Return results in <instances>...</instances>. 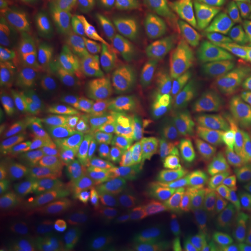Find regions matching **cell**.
I'll return each instance as SVG.
<instances>
[{
  "label": "cell",
  "instance_id": "cell-14",
  "mask_svg": "<svg viewBox=\"0 0 251 251\" xmlns=\"http://www.w3.org/2000/svg\"><path fill=\"white\" fill-rule=\"evenodd\" d=\"M223 163L233 187L251 186V128L242 129L230 138L225 144Z\"/></svg>",
  "mask_w": 251,
  "mask_h": 251
},
{
  "label": "cell",
  "instance_id": "cell-7",
  "mask_svg": "<svg viewBox=\"0 0 251 251\" xmlns=\"http://www.w3.org/2000/svg\"><path fill=\"white\" fill-rule=\"evenodd\" d=\"M96 139L134 174L152 176L160 170V158L147 147L122 133L115 120L104 122Z\"/></svg>",
  "mask_w": 251,
  "mask_h": 251
},
{
  "label": "cell",
  "instance_id": "cell-30",
  "mask_svg": "<svg viewBox=\"0 0 251 251\" xmlns=\"http://www.w3.org/2000/svg\"><path fill=\"white\" fill-rule=\"evenodd\" d=\"M32 116V105L26 98L1 91L0 122L1 124L26 123Z\"/></svg>",
  "mask_w": 251,
  "mask_h": 251
},
{
  "label": "cell",
  "instance_id": "cell-26",
  "mask_svg": "<svg viewBox=\"0 0 251 251\" xmlns=\"http://www.w3.org/2000/svg\"><path fill=\"white\" fill-rule=\"evenodd\" d=\"M218 222L251 226V191L235 193L224 198Z\"/></svg>",
  "mask_w": 251,
  "mask_h": 251
},
{
  "label": "cell",
  "instance_id": "cell-9",
  "mask_svg": "<svg viewBox=\"0 0 251 251\" xmlns=\"http://www.w3.org/2000/svg\"><path fill=\"white\" fill-rule=\"evenodd\" d=\"M68 41L78 72L92 78H100L106 75L108 58L103 38L92 24L79 22L75 25Z\"/></svg>",
  "mask_w": 251,
  "mask_h": 251
},
{
  "label": "cell",
  "instance_id": "cell-40",
  "mask_svg": "<svg viewBox=\"0 0 251 251\" xmlns=\"http://www.w3.org/2000/svg\"><path fill=\"white\" fill-rule=\"evenodd\" d=\"M56 251H86L83 238L71 233H57L53 235Z\"/></svg>",
  "mask_w": 251,
  "mask_h": 251
},
{
  "label": "cell",
  "instance_id": "cell-41",
  "mask_svg": "<svg viewBox=\"0 0 251 251\" xmlns=\"http://www.w3.org/2000/svg\"><path fill=\"white\" fill-rule=\"evenodd\" d=\"M160 237L158 230H142L135 232L134 251H152Z\"/></svg>",
  "mask_w": 251,
  "mask_h": 251
},
{
  "label": "cell",
  "instance_id": "cell-15",
  "mask_svg": "<svg viewBox=\"0 0 251 251\" xmlns=\"http://www.w3.org/2000/svg\"><path fill=\"white\" fill-rule=\"evenodd\" d=\"M35 99L39 111L74 102L71 83L58 65L42 66Z\"/></svg>",
  "mask_w": 251,
  "mask_h": 251
},
{
  "label": "cell",
  "instance_id": "cell-11",
  "mask_svg": "<svg viewBox=\"0 0 251 251\" xmlns=\"http://www.w3.org/2000/svg\"><path fill=\"white\" fill-rule=\"evenodd\" d=\"M131 89L158 117H165L179 108L171 94L168 74L145 63L133 71Z\"/></svg>",
  "mask_w": 251,
  "mask_h": 251
},
{
  "label": "cell",
  "instance_id": "cell-3",
  "mask_svg": "<svg viewBox=\"0 0 251 251\" xmlns=\"http://www.w3.org/2000/svg\"><path fill=\"white\" fill-rule=\"evenodd\" d=\"M114 120L122 133L150 149L160 159L170 152L162 142L160 117L132 89L126 91Z\"/></svg>",
  "mask_w": 251,
  "mask_h": 251
},
{
  "label": "cell",
  "instance_id": "cell-22",
  "mask_svg": "<svg viewBox=\"0 0 251 251\" xmlns=\"http://www.w3.org/2000/svg\"><path fill=\"white\" fill-rule=\"evenodd\" d=\"M1 202L11 227L18 233L30 227L33 215L24 191L4 181L1 185Z\"/></svg>",
  "mask_w": 251,
  "mask_h": 251
},
{
  "label": "cell",
  "instance_id": "cell-2",
  "mask_svg": "<svg viewBox=\"0 0 251 251\" xmlns=\"http://www.w3.org/2000/svg\"><path fill=\"white\" fill-rule=\"evenodd\" d=\"M1 28L19 49L38 65H59L61 63L59 36L49 21L30 15H18L1 22Z\"/></svg>",
  "mask_w": 251,
  "mask_h": 251
},
{
  "label": "cell",
  "instance_id": "cell-12",
  "mask_svg": "<svg viewBox=\"0 0 251 251\" xmlns=\"http://www.w3.org/2000/svg\"><path fill=\"white\" fill-rule=\"evenodd\" d=\"M107 103L106 93L93 84H83L75 91V116L86 140L96 139L105 122Z\"/></svg>",
  "mask_w": 251,
  "mask_h": 251
},
{
  "label": "cell",
  "instance_id": "cell-34",
  "mask_svg": "<svg viewBox=\"0 0 251 251\" xmlns=\"http://www.w3.org/2000/svg\"><path fill=\"white\" fill-rule=\"evenodd\" d=\"M159 194L148 189H129L120 197L121 203L139 209L157 221V201Z\"/></svg>",
  "mask_w": 251,
  "mask_h": 251
},
{
  "label": "cell",
  "instance_id": "cell-19",
  "mask_svg": "<svg viewBox=\"0 0 251 251\" xmlns=\"http://www.w3.org/2000/svg\"><path fill=\"white\" fill-rule=\"evenodd\" d=\"M94 224L108 229H118L126 231L159 230L157 221L141 211L126 208H108L99 212Z\"/></svg>",
  "mask_w": 251,
  "mask_h": 251
},
{
  "label": "cell",
  "instance_id": "cell-29",
  "mask_svg": "<svg viewBox=\"0 0 251 251\" xmlns=\"http://www.w3.org/2000/svg\"><path fill=\"white\" fill-rule=\"evenodd\" d=\"M143 54L144 62L150 67L166 74L171 72L168 50L153 30L144 32Z\"/></svg>",
  "mask_w": 251,
  "mask_h": 251
},
{
  "label": "cell",
  "instance_id": "cell-20",
  "mask_svg": "<svg viewBox=\"0 0 251 251\" xmlns=\"http://www.w3.org/2000/svg\"><path fill=\"white\" fill-rule=\"evenodd\" d=\"M223 197L194 200L188 205L179 231L184 233L202 232L217 225Z\"/></svg>",
  "mask_w": 251,
  "mask_h": 251
},
{
  "label": "cell",
  "instance_id": "cell-42",
  "mask_svg": "<svg viewBox=\"0 0 251 251\" xmlns=\"http://www.w3.org/2000/svg\"><path fill=\"white\" fill-rule=\"evenodd\" d=\"M230 11L234 18L251 21V0H231Z\"/></svg>",
  "mask_w": 251,
  "mask_h": 251
},
{
  "label": "cell",
  "instance_id": "cell-16",
  "mask_svg": "<svg viewBox=\"0 0 251 251\" xmlns=\"http://www.w3.org/2000/svg\"><path fill=\"white\" fill-rule=\"evenodd\" d=\"M82 178L92 185L108 186L116 181L117 169L108 149L97 142L83 149L78 156Z\"/></svg>",
  "mask_w": 251,
  "mask_h": 251
},
{
  "label": "cell",
  "instance_id": "cell-32",
  "mask_svg": "<svg viewBox=\"0 0 251 251\" xmlns=\"http://www.w3.org/2000/svg\"><path fill=\"white\" fill-rule=\"evenodd\" d=\"M191 0H154L153 10L157 20L167 26H176L188 16Z\"/></svg>",
  "mask_w": 251,
  "mask_h": 251
},
{
  "label": "cell",
  "instance_id": "cell-21",
  "mask_svg": "<svg viewBox=\"0 0 251 251\" xmlns=\"http://www.w3.org/2000/svg\"><path fill=\"white\" fill-rule=\"evenodd\" d=\"M45 131L68 137L78 144L87 142L76 124L74 102L39 111Z\"/></svg>",
  "mask_w": 251,
  "mask_h": 251
},
{
  "label": "cell",
  "instance_id": "cell-6",
  "mask_svg": "<svg viewBox=\"0 0 251 251\" xmlns=\"http://www.w3.org/2000/svg\"><path fill=\"white\" fill-rule=\"evenodd\" d=\"M79 144L63 135L45 131L34 144L30 170L49 180L64 178L77 157Z\"/></svg>",
  "mask_w": 251,
  "mask_h": 251
},
{
  "label": "cell",
  "instance_id": "cell-18",
  "mask_svg": "<svg viewBox=\"0 0 251 251\" xmlns=\"http://www.w3.org/2000/svg\"><path fill=\"white\" fill-rule=\"evenodd\" d=\"M153 31L156 34V36L160 38V40L168 50L171 72L176 74L180 78L198 83L205 88L214 90L219 94H223L222 90H220L212 81L209 80L203 73L199 71L190 54L174 40V38L168 31Z\"/></svg>",
  "mask_w": 251,
  "mask_h": 251
},
{
  "label": "cell",
  "instance_id": "cell-46",
  "mask_svg": "<svg viewBox=\"0 0 251 251\" xmlns=\"http://www.w3.org/2000/svg\"><path fill=\"white\" fill-rule=\"evenodd\" d=\"M46 4L53 6V7H66L70 6L77 0H42Z\"/></svg>",
  "mask_w": 251,
  "mask_h": 251
},
{
  "label": "cell",
  "instance_id": "cell-27",
  "mask_svg": "<svg viewBox=\"0 0 251 251\" xmlns=\"http://www.w3.org/2000/svg\"><path fill=\"white\" fill-rule=\"evenodd\" d=\"M226 95L251 121V75L239 68H232L223 82Z\"/></svg>",
  "mask_w": 251,
  "mask_h": 251
},
{
  "label": "cell",
  "instance_id": "cell-31",
  "mask_svg": "<svg viewBox=\"0 0 251 251\" xmlns=\"http://www.w3.org/2000/svg\"><path fill=\"white\" fill-rule=\"evenodd\" d=\"M173 99L179 108L191 110L202 104L204 89L194 84L192 81L173 76L168 74Z\"/></svg>",
  "mask_w": 251,
  "mask_h": 251
},
{
  "label": "cell",
  "instance_id": "cell-23",
  "mask_svg": "<svg viewBox=\"0 0 251 251\" xmlns=\"http://www.w3.org/2000/svg\"><path fill=\"white\" fill-rule=\"evenodd\" d=\"M179 251H205L219 244L231 242L230 224L218 222L211 228L197 233L174 230Z\"/></svg>",
  "mask_w": 251,
  "mask_h": 251
},
{
  "label": "cell",
  "instance_id": "cell-37",
  "mask_svg": "<svg viewBox=\"0 0 251 251\" xmlns=\"http://www.w3.org/2000/svg\"><path fill=\"white\" fill-rule=\"evenodd\" d=\"M45 184L53 209L55 224L66 230H75L79 228L81 225H84L80 218L75 214V212L68 206L62 197L49 188L46 182Z\"/></svg>",
  "mask_w": 251,
  "mask_h": 251
},
{
  "label": "cell",
  "instance_id": "cell-28",
  "mask_svg": "<svg viewBox=\"0 0 251 251\" xmlns=\"http://www.w3.org/2000/svg\"><path fill=\"white\" fill-rule=\"evenodd\" d=\"M154 0H105L100 10L117 18L142 23L153 9Z\"/></svg>",
  "mask_w": 251,
  "mask_h": 251
},
{
  "label": "cell",
  "instance_id": "cell-48",
  "mask_svg": "<svg viewBox=\"0 0 251 251\" xmlns=\"http://www.w3.org/2000/svg\"></svg>",
  "mask_w": 251,
  "mask_h": 251
},
{
  "label": "cell",
  "instance_id": "cell-33",
  "mask_svg": "<svg viewBox=\"0 0 251 251\" xmlns=\"http://www.w3.org/2000/svg\"><path fill=\"white\" fill-rule=\"evenodd\" d=\"M188 205L186 200L171 194H160L157 201V221L179 228Z\"/></svg>",
  "mask_w": 251,
  "mask_h": 251
},
{
  "label": "cell",
  "instance_id": "cell-47",
  "mask_svg": "<svg viewBox=\"0 0 251 251\" xmlns=\"http://www.w3.org/2000/svg\"><path fill=\"white\" fill-rule=\"evenodd\" d=\"M205 251H232V244L231 242L219 244L207 249Z\"/></svg>",
  "mask_w": 251,
  "mask_h": 251
},
{
  "label": "cell",
  "instance_id": "cell-35",
  "mask_svg": "<svg viewBox=\"0 0 251 251\" xmlns=\"http://www.w3.org/2000/svg\"><path fill=\"white\" fill-rule=\"evenodd\" d=\"M46 183L49 188L51 189L62 197L63 200L68 204V206L72 208L75 214L85 224L90 217L89 207L83 201L77 191L74 188L72 184L65 178L50 179Z\"/></svg>",
  "mask_w": 251,
  "mask_h": 251
},
{
  "label": "cell",
  "instance_id": "cell-24",
  "mask_svg": "<svg viewBox=\"0 0 251 251\" xmlns=\"http://www.w3.org/2000/svg\"><path fill=\"white\" fill-rule=\"evenodd\" d=\"M135 232L118 229L100 230L82 238L85 245L93 251H134Z\"/></svg>",
  "mask_w": 251,
  "mask_h": 251
},
{
  "label": "cell",
  "instance_id": "cell-1",
  "mask_svg": "<svg viewBox=\"0 0 251 251\" xmlns=\"http://www.w3.org/2000/svg\"><path fill=\"white\" fill-rule=\"evenodd\" d=\"M171 181L177 196L194 201L219 197L227 185V176L220 156L206 152L177 162Z\"/></svg>",
  "mask_w": 251,
  "mask_h": 251
},
{
  "label": "cell",
  "instance_id": "cell-38",
  "mask_svg": "<svg viewBox=\"0 0 251 251\" xmlns=\"http://www.w3.org/2000/svg\"><path fill=\"white\" fill-rule=\"evenodd\" d=\"M198 11L207 18L223 17L230 9L231 0H195Z\"/></svg>",
  "mask_w": 251,
  "mask_h": 251
},
{
  "label": "cell",
  "instance_id": "cell-39",
  "mask_svg": "<svg viewBox=\"0 0 251 251\" xmlns=\"http://www.w3.org/2000/svg\"><path fill=\"white\" fill-rule=\"evenodd\" d=\"M232 251H251V226L231 225Z\"/></svg>",
  "mask_w": 251,
  "mask_h": 251
},
{
  "label": "cell",
  "instance_id": "cell-8",
  "mask_svg": "<svg viewBox=\"0 0 251 251\" xmlns=\"http://www.w3.org/2000/svg\"><path fill=\"white\" fill-rule=\"evenodd\" d=\"M161 140L166 148L179 154H203L208 152L199 123V115L195 109L178 108L160 117Z\"/></svg>",
  "mask_w": 251,
  "mask_h": 251
},
{
  "label": "cell",
  "instance_id": "cell-45",
  "mask_svg": "<svg viewBox=\"0 0 251 251\" xmlns=\"http://www.w3.org/2000/svg\"><path fill=\"white\" fill-rule=\"evenodd\" d=\"M22 251H56L53 235L45 240L33 243Z\"/></svg>",
  "mask_w": 251,
  "mask_h": 251
},
{
  "label": "cell",
  "instance_id": "cell-43",
  "mask_svg": "<svg viewBox=\"0 0 251 251\" xmlns=\"http://www.w3.org/2000/svg\"><path fill=\"white\" fill-rule=\"evenodd\" d=\"M152 251H179L174 230H168L161 233Z\"/></svg>",
  "mask_w": 251,
  "mask_h": 251
},
{
  "label": "cell",
  "instance_id": "cell-36",
  "mask_svg": "<svg viewBox=\"0 0 251 251\" xmlns=\"http://www.w3.org/2000/svg\"><path fill=\"white\" fill-rule=\"evenodd\" d=\"M225 44L240 69L251 75V33L229 35Z\"/></svg>",
  "mask_w": 251,
  "mask_h": 251
},
{
  "label": "cell",
  "instance_id": "cell-17",
  "mask_svg": "<svg viewBox=\"0 0 251 251\" xmlns=\"http://www.w3.org/2000/svg\"><path fill=\"white\" fill-rule=\"evenodd\" d=\"M191 34L208 69L223 83L232 70L231 54L227 46L202 27H193Z\"/></svg>",
  "mask_w": 251,
  "mask_h": 251
},
{
  "label": "cell",
  "instance_id": "cell-25",
  "mask_svg": "<svg viewBox=\"0 0 251 251\" xmlns=\"http://www.w3.org/2000/svg\"><path fill=\"white\" fill-rule=\"evenodd\" d=\"M22 187L31 212L36 221L46 226L56 225L45 183H36L32 179H24L22 180Z\"/></svg>",
  "mask_w": 251,
  "mask_h": 251
},
{
  "label": "cell",
  "instance_id": "cell-13",
  "mask_svg": "<svg viewBox=\"0 0 251 251\" xmlns=\"http://www.w3.org/2000/svg\"><path fill=\"white\" fill-rule=\"evenodd\" d=\"M203 89L204 99L199 115L200 128L206 142L216 146L224 143L231 135L233 111L224 100V94L205 87Z\"/></svg>",
  "mask_w": 251,
  "mask_h": 251
},
{
  "label": "cell",
  "instance_id": "cell-44",
  "mask_svg": "<svg viewBox=\"0 0 251 251\" xmlns=\"http://www.w3.org/2000/svg\"><path fill=\"white\" fill-rule=\"evenodd\" d=\"M21 3L19 0H0L1 22L8 21L18 16Z\"/></svg>",
  "mask_w": 251,
  "mask_h": 251
},
{
  "label": "cell",
  "instance_id": "cell-5",
  "mask_svg": "<svg viewBox=\"0 0 251 251\" xmlns=\"http://www.w3.org/2000/svg\"><path fill=\"white\" fill-rule=\"evenodd\" d=\"M35 63L3 30L0 35L1 91L23 98L35 93L39 79Z\"/></svg>",
  "mask_w": 251,
  "mask_h": 251
},
{
  "label": "cell",
  "instance_id": "cell-4",
  "mask_svg": "<svg viewBox=\"0 0 251 251\" xmlns=\"http://www.w3.org/2000/svg\"><path fill=\"white\" fill-rule=\"evenodd\" d=\"M99 24L103 41L119 68L133 72L145 63L144 30L141 23L117 18L99 10Z\"/></svg>",
  "mask_w": 251,
  "mask_h": 251
},
{
  "label": "cell",
  "instance_id": "cell-10",
  "mask_svg": "<svg viewBox=\"0 0 251 251\" xmlns=\"http://www.w3.org/2000/svg\"><path fill=\"white\" fill-rule=\"evenodd\" d=\"M34 148L33 132L26 123L0 124V171L20 176L29 165Z\"/></svg>",
  "mask_w": 251,
  "mask_h": 251
}]
</instances>
